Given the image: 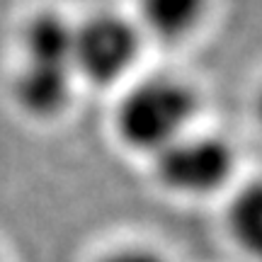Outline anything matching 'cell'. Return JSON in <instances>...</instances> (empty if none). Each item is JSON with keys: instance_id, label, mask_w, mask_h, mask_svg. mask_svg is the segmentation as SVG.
Masks as SVG:
<instances>
[{"instance_id": "obj_1", "label": "cell", "mask_w": 262, "mask_h": 262, "mask_svg": "<svg viewBox=\"0 0 262 262\" xmlns=\"http://www.w3.org/2000/svg\"><path fill=\"white\" fill-rule=\"evenodd\" d=\"M75 27L54 12L37 15L25 29V61L15 80V100L32 117L51 119L71 102L75 83Z\"/></svg>"}, {"instance_id": "obj_2", "label": "cell", "mask_w": 262, "mask_h": 262, "mask_svg": "<svg viewBox=\"0 0 262 262\" xmlns=\"http://www.w3.org/2000/svg\"><path fill=\"white\" fill-rule=\"evenodd\" d=\"M196 97L185 80L153 75L131 85L117 107V134L134 150L156 156L189 131Z\"/></svg>"}, {"instance_id": "obj_3", "label": "cell", "mask_w": 262, "mask_h": 262, "mask_svg": "<svg viewBox=\"0 0 262 262\" xmlns=\"http://www.w3.org/2000/svg\"><path fill=\"white\" fill-rule=\"evenodd\" d=\"M233 165V148L224 139L192 131L153 156V170L160 185L187 196L211 194L224 187Z\"/></svg>"}, {"instance_id": "obj_4", "label": "cell", "mask_w": 262, "mask_h": 262, "mask_svg": "<svg viewBox=\"0 0 262 262\" xmlns=\"http://www.w3.org/2000/svg\"><path fill=\"white\" fill-rule=\"evenodd\" d=\"M139 56V32L119 15H95L75 27V73L95 85H112Z\"/></svg>"}, {"instance_id": "obj_5", "label": "cell", "mask_w": 262, "mask_h": 262, "mask_svg": "<svg viewBox=\"0 0 262 262\" xmlns=\"http://www.w3.org/2000/svg\"><path fill=\"white\" fill-rule=\"evenodd\" d=\"M206 0H139L143 27L163 41L182 39L204 15Z\"/></svg>"}, {"instance_id": "obj_6", "label": "cell", "mask_w": 262, "mask_h": 262, "mask_svg": "<svg viewBox=\"0 0 262 262\" xmlns=\"http://www.w3.org/2000/svg\"><path fill=\"white\" fill-rule=\"evenodd\" d=\"M228 231L245 255L262 262V180L245 185L228 206Z\"/></svg>"}, {"instance_id": "obj_7", "label": "cell", "mask_w": 262, "mask_h": 262, "mask_svg": "<svg viewBox=\"0 0 262 262\" xmlns=\"http://www.w3.org/2000/svg\"><path fill=\"white\" fill-rule=\"evenodd\" d=\"M100 262H168L163 255L156 250H146V248H122L114 253L104 255Z\"/></svg>"}, {"instance_id": "obj_8", "label": "cell", "mask_w": 262, "mask_h": 262, "mask_svg": "<svg viewBox=\"0 0 262 262\" xmlns=\"http://www.w3.org/2000/svg\"><path fill=\"white\" fill-rule=\"evenodd\" d=\"M257 117H260V122H262V90H260V97H257Z\"/></svg>"}]
</instances>
